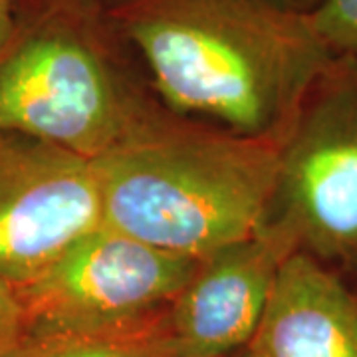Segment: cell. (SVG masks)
Instances as JSON below:
<instances>
[{"mask_svg":"<svg viewBox=\"0 0 357 357\" xmlns=\"http://www.w3.org/2000/svg\"><path fill=\"white\" fill-rule=\"evenodd\" d=\"M296 244L276 220L199 260L169 304L163 330L171 357H229L255 340L282 264Z\"/></svg>","mask_w":357,"mask_h":357,"instance_id":"obj_7","label":"cell"},{"mask_svg":"<svg viewBox=\"0 0 357 357\" xmlns=\"http://www.w3.org/2000/svg\"><path fill=\"white\" fill-rule=\"evenodd\" d=\"M28 344V319L16 286L0 280V351Z\"/></svg>","mask_w":357,"mask_h":357,"instance_id":"obj_11","label":"cell"},{"mask_svg":"<svg viewBox=\"0 0 357 357\" xmlns=\"http://www.w3.org/2000/svg\"><path fill=\"white\" fill-rule=\"evenodd\" d=\"M270 218L298 250L357 274V62L333 58L282 137Z\"/></svg>","mask_w":357,"mask_h":357,"instance_id":"obj_4","label":"cell"},{"mask_svg":"<svg viewBox=\"0 0 357 357\" xmlns=\"http://www.w3.org/2000/svg\"><path fill=\"white\" fill-rule=\"evenodd\" d=\"M133 0H60V4L66 8H72L79 14H91L96 10H109V13H117L123 6H128Z\"/></svg>","mask_w":357,"mask_h":357,"instance_id":"obj_12","label":"cell"},{"mask_svg":"<svg viewBox=\"0 0 357 357\" xmlns=\"http://www.w3.org/2000/svg\"><path fill=\"white\" fill-rule=\"evenodd\" d=\"M26 357H171L163 333H114L28 342Z\"/></svg>","mask_w":357,"mask_h":357,"instance_id":"obj_9","label":"cell"},{"mask_svg":"<svg viewBox=\"0 0 357 357\" xmlns=\"http://www.w3.org/2000/svg\"><path fill=\"white\" fill-rule=\"evenodd\" d=\"M278 2L284 4V6H288V8H292V10L307 14L310 10H314L321 0H278Z\"/></svg>","mask_w":357,"mask_h":357,"instance_id":"obj_14","label":"cell"},{"mask_svg":"<svg viewBox=\"0 0 357 357\" xmlns=\"http://www.w3.org/2000/svg\"><path fill=\"white\" fill-rule=\"evenodd\" d=\"M236 357H250V354H248V351L244 349V351H241V354H238V356H236Z\"/></svg>","mask_w":357,"mask_h":357,"instance_id":"obj_16","label":"cell"},{"mask_svg":"<svg viewBox=\"0 0 357 357\" xmlns=\"http://www.w3.org/2000/svg\"><path fill=\"white\" fill-rule=\"evenodd\" d=\"M246 351L250 357H357V294L333 268L294 250Z\"/></svg>","mask_w":357,"mask_h":357,"instance_id":"obj_8","label":"cell"},{"mask_svg":"<svg viewBox=\"0 0 357 357\" xmlns=\"http://www.w3.org/2000/svg\"><path fill=\"white\" fill-rule=\"evenodd\" d=\"M199 266L100 225L72 244L44 274L16 288L28 319V342L135 332L169 306Z\"/></svg>","mask_w":357,"mask_h":357,"instance_id":"obj_5","label":"cell"},{"mask_svg":"<svg viewBox=\"0 0 357 357\" xmlns=\"http://www.w3.org/2000/svg\"><path fill=\"white\" fill-rule=\"evenodd\" d=\"M93 163L105 227L201 260L270 220L280 141L139 123Z\"/></svg>","mask_w":357,"mask_h":357,"instance_id":"obj_2","label":"cell"},{"mask_svg":"<svg viewBox=\"0 0 357 357\" xmlns=\"http://www.w3.org/2000/svg\"><path fill=\"white\" fill-rule=\"evenodd\" d=\"M84 16L58 4L18 24L0 52V133L34 137L98 159L139 126Z\"/></svg>","mask_w":357,"mask_h":357,"instance_id":"obj_3","label":"cell"},{"mask_svg":"<svg viewBox=\"0 0 357 357\" xmlns=\"http://www.w3.org/2000/svg\"><path fill=\"white\" fill-rule=\"evenodd\" d=\"M16 28V0H0V52L13 40Z\"/></svg>","mask_w":357,"mask_h":357,"instance_id":"obj_13","label":"cell"},{"mask_svg":"<svg viewBox=\"0 0 357 357\" xmlns=\"http://www.w3.org/2000/svg\"><path fill=\"white\" fill-rule=\"evenodd\" d=\"M102 225L93 159L46 141L0 133V280H36Z\"/></svg>","mask_w":357,"mask_h":357,"instance_id":"obj_6","label":"cell"},{"mask_svg":"<svg viewBox=\"0 0 357 357\" xmlns=\"http://www.w3.org/2000/svg\"><path fill=\"white\" fill-rule=\"evenodd\" d=\"M26 354H28V344L20 345V347H14V349L0 351V357H26Z\"/></svg>","mask_w":357,"mask_h":357,"instance_id":"obj_15","label":"cell"},{"mask_svg":"<svg viewBox=\"0 0 357 357\" xmlns=\"http://www.w3.org/2000/svg\"><path fill=\"white\" fill-rule=\"evenodd\" d=\"M115 16L173 112L250 139L284 137L333 62L278 0H133Z\"/></svg>","mask_w":357,"mask_h":357,"instance_id":"obj_1","label":"cell"},{"mask_svg":"<svg viewBox=\"0 0 357 357\" xmlns=\"http://www.w3.org/2000/svg\"><path fill=\"white\" fill-rule=\"evenodd\" d=\"M307 18L333 58L357 62V0H321Z\"/></svg>","mask_w":357,"mask_h":357,"instance_id":"obj_10","label":"cell"}]
</instances>
